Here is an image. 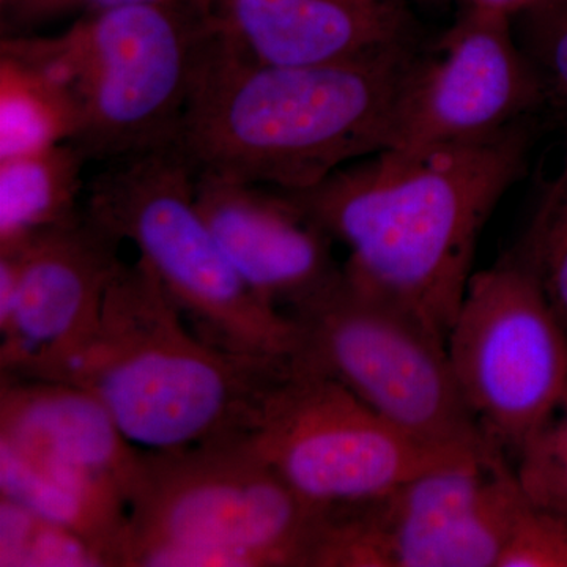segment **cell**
Returning <instances> with one entry per match:
<instances>
[{"instance_id":"6da1fadb","label":"cell","mask_w":567,"mask_h":567,"mask_svg":"<svg viewBox=\"0 0 567 567\" xmlns=\"http://www.w3.org/2000/svg\"><path fill=\"white\" fill-rule=\"evenodd\" d=\"M537 121L480 144L386 148L287 192L346 246V275L446 342L484 226L525 173Z\"/></svg>"},{"instance_id":"7a4b0ae2","label":"cell","mask_w":567,"mask_h":567,"mask_svg":"<svg viewBox=\"0 0 567 567\" xmlns=\"http://www.w3.org/2000/svg\"><path fill=\"white\" fill-rule=\"evenodd\" d=\"M424 41L319 65H268L216 22L175 145L196 174L305 192L390 148Z\"/></svg>"},{"instance_id":"3957f363","label":"cell","mask_w":567,"mask_h":567,"mask_svg":"<svg viewBox=\"0 0 567 567\" xmlns=\"http://www.w3.org/2000/svg\"><path fill=\"white\" fill-rule=\"evenodd\" d=\"M293 360L205 341L136 259L123 262L95 333L52 380L95 394L140 450L175 451L244 439Z\"/></svg>"},{"instance_id":"277c9868","label":"cell","mask_w":567,"mask_h":567,"mask_svg":"<svg viewBox=\"0 0 567 567\" xmlns=\"http://www.w3.org/2000/svg\"><path fill=\"white\" fill-rule=\"evenodd\" d=\"M319 525L244 439L144 451L121 567H311Z\"/></svg>"},{"instance_id":"5b68a950","label":"cell","mask_w":567,"mask_h":567,"mask_svg":"<svg viewBox=\"0 0 567 567\" xmlns=\"http://www.w3.org/2000/svg\"><path fill=\"white\" fill-rule=\"evenodd\" d=\"M213 10L137 3L85 14L55 35L7 37L0 50L50 71L76 104L73 144L110 163L177 144Z\"/></svg>"},{"instance_id":"8992f818","label":"cell","mask_w":567,"mask_h":567,"mask_svg":"<svg viewBox=\"0 0 567 567\" xmlns=\"http://www.w3.org/2000/svg\"><path fill=\"white\" fill-rule=\"evenodd\" d=\"M91 218L132 244L194 331L230 352L295 358L298 327L251 292L196 203V171L177 145L104 163L84 196Z\"/></svg>"},{"instance_id":"52a82bcc","label":"cell","mask_w":567,"mask_h":567,"mask_svg":"<svg viewBox=\"0 0 567 567\" xmlns=\"http://www.w3.org/2000/svg\"><path fill=\"white\" fill-rule=\"evenodd\" d=\"M289 316L298 327L295 360L344 385L405 434L472 456L503 453L470 412L446 342L398 305L346 275Z\"/></svg>"},{"instance_id":"ba28073f","label":"cell","mask_w":567,"mask_h":567,"mask_svg":"<svg viewBox=\"0 0 567 567\" xmlns=\"http://www.w3.org/2000/svg\"><path fill=\"white\" fill-rule=\"evenodd\" d=\"M524 505L506 454L440 466L320 509L311 567H502Z\"/></svg>"},{"instance_id":"9c48e42d","label":"cell","mask_w":567,"mask_h":567,"mask_svg":"<svg viewBox=\"0 0 567 567\" xmlns=\"http://www.w3.org/2000/svg\"><path fill=\"white\" fill-rule=\"evenodd\" d=\"M244 440L317 509L365 502L429 470L484 458L413 439L297 360L265 395Z\"/></svg>"},{"instance_id":"30bf717a","label":"cell","mask_w":567,"mask_h":567,"mask_svg":"<svg viewBox=\"0 0 567 567\" xmlns=\"http://www.w3.org/2000/svg\"><path fill=\"white\" fill-rule=\"evenodd\" d=\"M446 349L470 412L506 456L565 405L567 328L509 254L473 274Z\"/></svg>"},{"instance_id":"8fae6325","label":"cell","mask_w":567,"mask_h":567,"mask_svg":"<svg viewBox=\"0 0 567 567\" xmlns=\"http://www.w3.org/2000/svg\"><path fill=\"white\" fill-rule=\"evenodd\" d=\"M543 114V84L513 22L458 13L417 51L399 96L390 148L480 144Z\"/></svg>"},{"instance_id":"7c38bea8","label":"cell","mask_w":567,"mask_h":567,"mask_svg":"<svg viewBox=\"0 0 567 567\" xmlns=\"http://www.w3.org/2000/svg\"><path fill=\"white\" fill-rule=\"evenodd\" d=\"M122 241L89 213L0 248V375L52 380L87 344Z\"/></svg>"},{"instance_id":"4fadbf2b","label":"cell","mask_w":567,"mask_h":567,"mask_svg":"<svg viewBox=\"0 0 567 567\" xmlns=\"http://www.w3.org/2000/svg\"><path fill=\"white\" fill-rule=\"evenodd\" d=\"M196 203L235 271L265 303L290 315L344 279L333 238L289 193L196 174Z\"/></svg>"},{"instance_id":"5bb4252c","label":"cell","mask_w":567,"mask_h":567,"mask_svg":"<svg viewBox=\"0 0 567 567\" xmlns=\"http://www.w3.org/2000/svg\"><path fill=\"white\" fill-rule=\"evenodd\" d=\"M219 31L254 61L319 65L417 43L410 0H213Z\"/></svg>"},{"instance_id":"9a60e30c","label":"cell","mask_w":567,"mask_h":567,"mask_svg":"<svg viewBox=\"0 0 567 567\" xmlns=\"http://www.w3.org/2000/svg\"><path fill=\"white\" fill-rule=\"evenodd\" d=\"M0 439L106 477L128 499L144 453L95 394L55 380L0 375Z\"/></svg>"},{"instance_id":"2e32d148","label":"cell","mask_w":567,"mask_h":567,"mask_svg":"<svg viewBox=\"0 0 567 567\" xmlns=\"http://www.w3.org/2000/svg\"><path fill=\"white\" fill-rule=\"evenodd\" d=\"M0 496L76 533L121 567L128 496L106 477L0 439Z\"/></svg>"},{"instance_id":"e0dca14e","label":"cell","mask_w":567,"mask_h":567,"mask_svg":"<svg viewBox=\"0 0 567 567\" xmlns=\"http://www.w3.org/2000/svg\"><path fill=\"white\" fill-rule=\"evenodd\" d=\"M87 162L73 142L0 158V248L78 218Z\"/></svg>"},{"instance_id":"ac0fdd59","label":"cell","mask_w":567,"mask_h":567,"mask_svg":"<svg viewBox=\"0 0 567 567\" xmlns=\"http://www.w3.org/2000/svg\"><path fill=\"white\" fill-rule=\"evenodd\" d=\"M78 126L76 104L58 78L0 50V158L73 142Z\"/></svg>"},{"instance_id":"d6986e66","label":"cell","mask_w":567,"mask_h":567,"mask_svg":"<svg viewBox=\"0 0 567 567\" xmlns=\"http://www.w3.org/2000/svg\"><path fill=\"white\" fill-rule=\"evenodd\" d=\"M559 126L563 152L557 173L544 183L524 234L507 254L535 278L567 328V121Z\"/></svg>"},{"instance_id":"ffe728a7","label":"cell","mask_w":567,"mask_h":567,"mask_svg":"<svg viewBox=\"0 0 567 567\" xmlns=\"http://www.w3.org/2000/svg\"><path fill=\"white\" fill-rule=\"evenodd\" d=\"M0 567H110L76 533L0 496Z\"/></svg>"},{"instance_id":"44dd1931","label":"cell","mask_w":567,"mask_h":567,"mask_svg":"<svg viewBox=\"0 0 567 567\" xmlns=\"http://www.w3.org/2000/svg\"><path fill=\"white\" fill-rule=\"evenodd\" d=\"M514 457V475L528 505L567 522V402Z\"/></svg>"},{"instance_id":"7402d4cb","label":"cell","mask_w":567,"mask_h":567,"mask_svg":"<svg viewBox=\"0 0 567 567\" xmlns=\"http://www.w3.org/2000/svg\"><path fill=\"white\" fill-rule=\"evenodd\" d=\"M513 29L543 84L547 114L567 121V0H544L514 20Z\"/></svg>"},{"instance_id":"603a6c76","label":"cell","mask_w":567,"mask_h":567,"mask_svg":"<svg viewBox=\"0 0 567 567\" xmlns=\"http://www.w3.org/2000/svg\"><path fill=\"white\" fill-rule=\"evenodd\" d=\"M502 567H567V522L525 499Z\"/></svg>"},{"instance_id":"cb8c5ba5","label":"cell","mask_w":567,"mask_h":567,"mask_svg":"<svg viewBox=\"0 0 567 567\" xmlns=\"http://www.w3.org/2000/svg\"><path fill=\"white\" fill-rule=\"evenodd\" d=\"M3 17L17 28H33L63 18L85 17L137 3H175L213 10V0H0Z\"/></svg>"},{"instance_id":"d4e9b609","label":"cell","mask_w":567,"mask_h":567,"mask_svg":"<svg viewBox=\"0 0 567 567\" xmlns=\"http://www.w3.org/2000/svg\"><path fill=\"white\" fill-rule=\"evenodd\" d=\"M458 13L484 14L513 22L522 14L539 7L544 0H454Z\"/></svg>"},{"instance_id":"484cf974","label":"cell","mask_w":567,"mask_h":567,"mask_svg":"<svg viewBox=\"0 0 567 567\" xmlns=\"http://www.w3.org/2000/svg\"><path fill=\"white\" fill-rule=\"evenodd\" d=\"M421 2L434 3V6H440V3L453 2V0H421Z\"/></svg>"},{"instance_id":"4316f807","label":"cell","mask_w":567,"mask_h":567,"mask_svg":"<svg viewBox=\"0 0 567 567\" xmlns=\"http://www.w3.org/2000/svg\"><path fill=\"white\" fill-rule=\"evenodd\" d=\"M566 402H567V399H566Z\"/></svg>"}]
</instances>
